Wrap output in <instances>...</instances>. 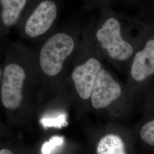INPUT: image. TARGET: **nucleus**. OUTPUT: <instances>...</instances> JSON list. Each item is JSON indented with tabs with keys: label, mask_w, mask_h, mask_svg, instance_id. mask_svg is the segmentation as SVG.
Instances as JSON below:
<instances>
[{
	"label": "nucleus",
	"mask_w": 154,
	"mask_h": 154,
	"mask_svg": "<svg viewBox=\"0 0 154 154\" xmlns=\"http://www.w3.org/2000/svg\"><path fill=\"white\" fill-rule=\"evenodd\" d=\"M1 67H0V77H1Z\"/></svg>",
	"instance_id": "obj_14"
},
{
	"label": "nucleus",
	"mask_w": 154,
	"mask_h": 154,
	"mask_svg": "<svg viewBox=\"0 0 154 154\" xmlns=\"http://www.w3.org/2000/svg\"><path fill=\"white\" fill-rule=\"evenodd\" d=\"M121 88L110 73L102 68L99 71L92 90L91 99L94 108L107 107L121 94Z\"/></svg>",
	"instance_id": "obj_5"
},
{
	"label": "nucleus",
	"mask_w": 154,
	"mask_h": 154,
	"mask_svg": "<svg viewBox=\"0 0 154 154\" xmlns=\"http://www.w3.org/2000/svg\"><path fill=\"white\" fill-rule=\"evenodd\" d=\"M41 123L46 127H54L61 128L67 125L66 116L65 114H61L53 116L45 117L41 119Z\"/></svg>",
	"instance_id": "obj_10"
},
{
	"label": "nucleus",
	"mask_w": 154,
	"mask_h": 154,
	"mask_svg": "<svg viewBox=\"0 0 154 154\" xmlns=\"http://www.w3.org/2000/svg\"><path fill=\"white\" fill-rule=\"evenodd\" d=\"M58 0H30L16 26L23 38L36 40L52 33L59 15Z\"/></svg>",
	"instance_id": "obj_1"
},
{
	"label": "nucleus",
	"mask_w": 154,
	"mask_h": 154,
	"mask_svg": "<svg viewBox=\"0 0 154 154\" xmlns=\"http://www.w3.org/2000/svg\"><path fill=\"white\" fill-rule=\"evenodd\" d=\"M130 73L132 78L138 82L154 74V39L149 41L144 48L136 53Z\"/></svg>",
	"instance_id": "obj_8"
},
{
	"label": "nucleus",
	"mask_w": 154,
	"mask_h": 154,
	"mask_svg": "<svg viewBox=\"0 0 154 154\" xmlns=\"http://www.w3.org/2000/svg\"><path fill=\"white\" fill-rule=\"evenodd\" d=\"M96 38L108 55L115 60L125 61L132 55V46L123 38L121 23L115 17L105 20L96 32Z\"/></svg>",
	"instance_id": "obj_3"
},
{
	"label": "nucleus",
	"mask_w": 154,
	"mask_h": 154,
	"mask_svg": "<svg viewBox=\"0 0 154 154\" xmlns=\"http://www.w3.org/2000/svg\"><path fill=\"white\" fill-rule=\"evenodd\" d=\"M0 154H13L10 150L7 149H2L0 150Z\"/></svg>",
	"instance_id": "obj_13"
},
{
	"label": "nucleus",
	"mask_w": 154,
	"mask_h": 154,
	"mask_svg": "<svg viewBox=\"0 0 154 154\" xmlns=\"http://www.w3.org/2000/svg\"><path fill=\"white\" fill-rule=\"evenodd\" d=\"M64 143V138L60 136H54L42 145L41 151L42 154H51L56 149L59 148Z\"/></svg>",
	"instance_id": "obj_11"
},
{
	"label": "nucleus",
	"mask_w": 154,
	"mask_h": 154,
	"mask_svg": "<svg viewBox=\"0 0 154 154\" xmlns=\"http://www.w3.org/2000/svg\"><path fill=\"white\" fill-rule=\"evenodd\" d=\"M97 154H127L126 146L121 137L110 134L105 135L98 143Z\"/></svg>",
	"instance_id": "obj_9"
},
{
	"label": "nucleus",
	"mask_w": 154,
	"mask_h": 154,
	"mask_svg": "<svg viewBox=\"0 0 154 154\" xmlns=\"http://www.w3.org/2000/svg\"><path fill=\"white\" fill-rule=\"evenodd\" d=\"M53 33L42 45L38 57L41 70L50 77L60 73L75 48V41L70 30L64 29Z\"/></svg>",
	"instance_id": "obj_2"
},
{
	"label": "nucleus",
	"mask_w": 154,
	"mask_h": 154,
	"mask_svg": "<svg viewBox=\"0 0 154 154\" xmlns=\"http://www.w3.org/2000/svg\"><path fill=\"white\" fill-rule=\"evenodd\" d=\"M26 77L25 69L20 63L11 62L6 65L3 71L1 100L6 109L15 110L20 107Z\"/></svg>",
	"instance_id": "obj_4"
},
{
	"label": "nucleus",
	"mask_w": 154,
	"mask_h": 154,
	"mask_svg": "<svg viewBox=\"0 0 154 154\" xmlns=\"http://www.w3.org/2000/svg\"><path fill=\"white\" fill-rule=\"evenodd\" d=\"M30 0H0V38L16 28Z\"/></svg>",
	"instance_id": "obj_7"
},
{
	"label": "nucleus",
	"mask_w": 154,
	"mask_h": 154,
	"mask_svg": "<svg viewBox=\"0 0 154 154\" xmlns=\"http://www.w3.org/2000/svg\"><path fill=\"white\" fill-rule=\"evenodd\" d=\"M140 137L145 143L149 146H154V120L149 122L142 127Z\"/></svg>",
	"instance_id": "obj_12"
},
{
	"label": "nucleus",
	"mask_w": 154,
	"mask_h": 154,
	"mask_svg": "<svg viewBox=\"0 0 154 154\" xmlns=\"http://www.w3.org/2000/svg\"><path fill=\"white\" fill-rule=\"evenodd\" d=\"M101 63L95 58H91L77 66L72 72V78L77 93L83 99L91 97L96 78L102 69Z\"/></svg>",
	"instance_id": "obj_6"
}]
</instances>
